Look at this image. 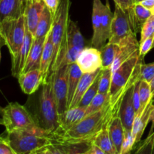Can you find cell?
Segmentation results:
<instances>
[{"mask_svg":"<svg viewBox=\"0 0 154 154\" xmlns=\"http://www.w3.org/2000/svg\"><path fill=\"white\" fill-rule=\"evenodd\" d=\"M154 48V39H153V48Z\"/></svg>","mask_w":154,"mask_h":154,"instance_id":"cell-57","label":"cell"},{"mask_svg":"<svg viewBox=\"0 0 154 154\" xmlns=\"http://www.w3.org/2000/svg\"><path fill=\"white\" fill-rule=\"evenodd\" d=\"M134 14H135V21H136L138 30L141 31V26H143V24L146 22V20L153 14L151 13L150 11H149L148 9L140 5L139 3H137L134 5Z\"/></svg>","mask_w":154,"mask_h":154,"instance_id":"cell-34","label":"cell"},{"mask_svg":"<svg viewBox=\"0 0 154 154\" xmlns=\"http://www.w3.org/2000/svg\"><path fill=\"white\" fill-rule=\"evenodd\" d=\"M3 120V126L5 127L7 133L23 130L45 134L51 137L49 132L39 126L29 110L17 102H11L4 108Z\"/></svg>","mask_w":154,"mask_h":154,"instance_id":"cell-3","label":"cell"},{"mask_svg":"<svg viewBox=\"0 0 154 154\" xmlns=\"http://www.w3.org/2000/svg\"><path fill=\"white\" fill-rule=\"evenodd\" d=\"M5 140L16 154H31L53 144L50 135L23 130L8 132Z\"/></svg>","mask_w":154,"mask_h":154,"instance_id":"cell-4","label":"cell"},{"mask_svg":"<svg viewBox=\"0 0 154 154\" xmlns=\"http://www.w3.org/2000/svg\"><path fill=\"white\" fill-rule=\"evenodd\" d=\"M109 102V94L108 93H99L93 98L92 102L87 108L86 116L96 113L102 110Z\"/></svg>","mask_w":154,"mask_h":154,"instance_id":"cell-31","label":"cell"},{"mask_svg":"<svg viewBox=\"0 0 154 154\" xmlns=\"http://www.w3.org/2000/svg\"><path fill=\"white\" fill-rule=\"evenodd\" d=\"M101 69L96 71V72H93V73L83 74L82 77H81V80H80L79 83H78L76 90H75V95H74L73 99H72V103H71L69 108H76L78 106L81 98L83 97V96L86 93V91L90 88V86L93 84V83L94 82L96 78L99 75Z\"/></svg>","mask_w":154,"mask_h":154,"instance_id":"cell-23","label":"cell"},{"mask_svg":"<svg viewBox=\"0 0 154 154\" xmlns=\"http://www.w3.org/2000/svg\"><path fill=\"white\" fill-rule=\"evenodd\" d=\"M134 84L126 92L120 102L119 108V117L123 123L124 130L126 131H132L133 122L136 114L133 105Z\"/></svg>","mask_w":154,"mask_h":154,"instance_id":"cell-13","label":"cell"},{"mask_svg":"<svg viewBox=\"0 0 154 154\" xmlns=\"http://www.w3.org/2000/svg\"><path fill=\"white\" fill-rule=\"evenodd\" d=\"M114 17V13L111 11L108 3L103 5L102 9V37L104 45L107 40H109L111 33V25Z\"/></svg>","mask_w":154,"mask_h":154,"instance_id":"cell-28","label":"cell"},{"mask_svg":"<svg viewBox=\"0 0 154 154\" xmlns=\"http://www.w3.org/2000/svg\"><path fill=\"white\" fill-rule=\"evenodd\" d=\"M144 57L139 51L112 72L109 90V103L113 108L119 110L120 102L128 89L132 87L141 75V66Z\"/></svg>","mask_w":154,"mask_h":154,"instance_id":"cell-2","label":"cell"},{"mask_svg":"<svg viewBox=\"0 0 154 154\" xmlns=\"http://www.w3.org/2000/svg\"><path fill=\"white\" fill-rule=\"evenodd\" d=\"M140 81L141 78L138 79L136 82L134 84L133 88V105L134 108H135V114L138 112L140 109V106H141V103H140V95H139V86H140ZM136 115V114H135Z\"/></svg>","mask_w":154,"mask_h":154,"instance_id":"cell-41","label":"cell"},{"mask_svg":"<svg viewBox=\"0 0 154 154\" xmlns=\"http://www.w3.org/2000/svg\"><path fill=\"white\" fill-rule=\"evenodd\" d=\"M52 154H67L63 144L53 142L52 144L48 146Z\"/></svg>","mask_w":154,"mask_h":154,"instance_id":"cell-45","label":"cell"},{"mask_svg":"<svg viewBox=\"0 0 154 154\" xmlns=\"http://www.w3.org/2000/svg\"><path fill=\"white\" fill-rule=\"evenodd\" d=\"M136 144L135 138L132 135V131L124 130V138L120 154H130Z\"/></svg>","mask_w":154,"mask_h":154,"instance_id":"cell-38","label":"cell"},{"mask_svg":"<svg viewBox=\"0 0 154 154\" xmlns=\"http://www.w3.org/2000/svg\"><path fill=\"white\" fill-rule=\"evenodd\" d=\"M24 14L21 0H0V20L17 18Z\"/></svg>","mask_w":154,"mask_h":154,"instance_id":"cell-24","label":"cell"},{"mask_svg":"<svg viewBox=\"0 0 154 154\" xmlns=\"http://www.w3.org/2000/svg\"><path fill=\"white\" fill-rule=\"evenodd\" d=\"M135 3L134 0H117L115 5H118L125 12H127L133 8Z\"/></svg>","mask_w":154,"mask_h":154,"instance_id":"cell-44","label":"cell"},{"mask_svg":"<svg viewBox=\"0 0 154 154\" xmlns=\"http://www.w3.org/2000/svg\"><path fill=\"white\" fill-rule=\"evenodd\" d=\"M107 1H108V0H107ZM116 1H117V0H114V3L116 2Z\"/></svg>","mask_w":154,"mask_h":154,"instance_id":"cell-58","label":"cell"},{"mask_svg":"<svg viewBox=\"0 0 154 154\" xmlns=\"http://www.w3.org/2000/svg\"><path fill=\"white\" fill-rule=\"evenodd\" d=\"M86 111L87 108L80 107L66 110L64 114L59 117V126L57 130L52 134L51 138L54 135H60L66 132L79 123L86 117Z\"/></svg>","mask_w":154,"mask_h":154,"instance_id":"cell-14","label":"cell"},{"mask_svg":"<svg viewBox=\"0 0 154 154\" xmlns=\"http://www.w3.org/2000/svg\"><path fill=\"white\" fill-rule=\"evenodd\" d=\"M42 1H43L45 5L50 11L53 17H54L55 13L57 12V8H58L60 0H42Z\"/></svg>","mask_w":154,"mask_h":154,"instance_id":"cell-42","label":"cell"},{"mask_svg":"<svg viewBox=\"0 0 154 154\" xmlns=\"http://www.w3.org/2000/svg\"><path fill=\"white\" fill-rule=\"evenodd\" d=\"M141 79L150 83L154 78V62L146 64L143 62L141 66Z\"/></svg>","mask_w":154,"mask_h":154,"instance_id":"cell-39","label":"cell"},{"mask_svg":"<svg viewBox=\"0 0 154 154\" xmlns=\"http://www.w3.org/2000/svg\"><path fill=\"white\" fill-rule=\"evenodd\" d=\"M68 69L69 65H65L50 75L52 78L53 91L57 102L59 117L67 110Z\"/></svg>","mask_w":154,"mask_h":154,"instance_id":"cell-9","label":"cell"},{"mask_svg":"<svg viewBox=\"0 0 154 154\" xmlns=\"http://www.w3.org/2000/svg\"><path fill=\"white\" fill-rule=\"evenodd\" d=\"M26 32L24 14L17 18H8L2 21L0 35L7 46L11 59L14 58L21 48Z\"/></svg>","mask_w":154,"mask_h":154,"instance_id":"cell-6","label":"cell"},{"mask_svg":"<svg viewBox=\"0 0 154 154\" xmlns=\"http://www.w3.org/2000/svg\"><path fill=\"white\" fill-rule=\"evenodd\" d=\"M45 8V5L43 1H32L27 4L24 10L26 28L34 38L39 18Z\"/></svg>","mask_w":154,"mask_h":154,"instance_id":"cell-19","label":"cell"},{"mask_svg":"<svg viewBox=\"0 0 154 154\" xmlns=\"http://www.w3.org/2000/svg\"><path fill=\"white\" fill-rule=\"evenodd\" d=\"M108 126H105L92 141V144H95L108 154H117L115 148L111 142L109 136Z\"/></svg>","mask_w":154,"mask_h":154,"instance_id":"cell-27","label":"cell"},{"mask_svg":"<svg viewBox=\"0 0 154 154\" xmlns=\"http://www.w3.org/2000/svg\"><path fill=\"white\" fill-rule=\"evenodd\" d=\"M102 70V69H101ZM100 75V74H99ZM99 75L96 78V79L95 80L94 82L93 83L91 86L90 87V88L86 91V93H84V95L83 96V97L81 98V101L78 103V106L80 108H87L89 106V105L90 104V102H92V100L93 99V98L97 95L98 90H99Z\"/></svg>","mask_w":154,"mask_h":154,"instance_id":"cell-32","label":"cell"},{"mask_svg":"<svg viewBox=\"0 0 154 154\" xmlns=\"http://www.w3.org/2000/svg\"><path fill=\"white\" fill-rule=\"evenodd\" d=\"M150 89H151V93H152V96H154V78L151 80V81L150 82Z\"/></svg>","mask_w":154,"mask_h":154,"instance_id":"cell-52","label":"cell"},{"mask_svg":"<svg viewBox=\"0 0 154 154\" xmlns=\"http://www.w3.org/2000/svg\"><path fill=\"white\" fill-rule=\"evenodd\" d=\"M99 81V93H109L110 87L111 84L112 78V71L111 68L108 69H101Z\"/></svg>","mask_w":154,"mask_h":154,"instance_id":"cell-33","label":"cell"},{"mask_svg":"<svg viewBox=\"0 0 154 154\" xmlns=\"http://www.w3.org/2000/svg\"><path fill=\"white\" fill-rule=\"evenodd\" d=\"M45 38L46 37L41 38H34L22 73H26V72L34 70V69H40L41 58H42Z\"/></svg>","mask_w":154,"mask_h":154,"instance_id":"cell-20","label":"cell"},{"mask_svg":"<svg viewBox=\"0 0 154 154\" xmlns=\"http://www.w3.org/2000/svg\"><path fill=\"white\" fill-rule=\"evenodd\" d=\"M152 102V112H151V117H150V121L152 122V126L151 129H150V132H153V128H154V96L153 97L151 100Z\"/></svg>","mask_w":154,"mask_h":154,"instance_id":"cell-48","label":"cell"},{"mask_svg":"<svg viewBox=\"0 0 154 154\" xmlns=\"http://www.w3.org/2000/svg\"><path fill=\"white\" fill-rule=\"evenodd\" d=\"M0 138H1V137H0Z\"/></svg>","mask_w":154,"mask_h":154,"instance_id":"cell-60","label":"cell"},{"mask_svg":"<svg viewBox=\"0 0 154 154\" xmlns=\"http://www.w3.org/2000/svg\"><path fill=\"white\" fill-rule=\"evenodd\" d=\"M0 154H16L5 138H0Z\"/></svg>","mask_w":154,"mask_h":154,"instance_id":"cell-43","label":"cell"},{"mask_svg":"<svg viewBox=\"0 0 154 154\" xmlns=\"http://www.w3.org/2000/svg\"><path fill=\"white\" fill-rule=\"evenodd\" d=\"M54 44L51 39V29L48 33L45 38V45H44L43 51H42V58L40 63V72L42 73L43 83L42 85L45 84L48 81L50 75H51V66L53 63L54 57Z\"/></svg>","mask_w":154,"mask_h":154,"instance_id":"cell-17","label":"cell"},{"mask_svg":"<svg viewBox=\"0 0 154 154\" xmlns=\"http://www.w3.org/2000/svg\"><path fill=\"white\" fill-rule=\"evenodd\" d=\"M34 38V36L26 28L25 38H24L21 48L16 57L11 59V73L14 78H18L20 75L22 73Z\"/></svg>","mask_w":154,"mask_h":154,"instance_id":"cell-15","label":"cell"},{"mask_svg":"<svg viewBox=\"0 0 154 154\" xmlns=\"http://www.w3.org/2000/svg\"><path fill=\"white\" fill-rule=\"evenodd\" d=\"M150 37H154V14H152L141 26L139 43Z\"/></svg>","mask_w":154,"mask_h":154,"instance_id":"cell-37","label":"cell"},{"mask_svg":"<svg viewBox=\"0 0 154 154\" xmlns=\"http://www.w3.org/2000/svg\"><path fill=\"white\" fill-rule=\"evenodd\" d=\"M152 108V102L150 101L142 114L140 116H135L132 129V135L135 138L136 144H139L144 130L150 121Z\"/></svg>","mask_w":154,"mask_h":154,"instance_id":"cell-22","label":"cell"},{"mask_svg":"<svg viewBox=\"0 0 154 154\" xmlns=\"http://www.w3.org/2000/svg\"><path fill=\"white\" fill-rule=\"evenodd\" d=\"M42 86L43 87L39 97L38 124L52 135L59 126V114L51 75L48 82Z\"/></svg>","mask_w":154,"mask_h":154,"instance_id":"cell-5","label":"cell"},{"mask_svg":"<svg viewBox=\"0 0 154 154\" xmlns=\"http://www.w3.org/2000/svg\"><path fill=\"white\" fill-rule=\"evenodd\" d=\"M1 26H2V20H0V29H1Z\"/></svg>","mask_w":154,"mask_h":154,"instance_id":"cell-55","label":"cell"},{"mask_svg":"<svg viewBox=\"0 0 154 154\" xmlns=\"http://www.w3.org/2000/svg\"><path fill=\"white\" fill-rule=\"evenodd\" d=\"M66 46L64 64L69 65L76 63L78 55L85 48V42L78 24L72 20H69L68 23Z\"/></svg>","mask_w":154,"mask_h":154,"instance_id":"cell-8","label":"cell"},{"mask_svg":"<svg viewBox=\"0 0 154 154\" xmlns=\"http://www.w3.org/2000/svg\"><path fill=\"white\" fill-rule=\"evenodd\" d=\"M90 154H108V153H105L104 150H102V149L99 148V147H97L96 145L92 144L91 148H90Z\"/></svg>","mask_w":154,"mask_h":154,"instance_id":"cell-47","label":"cell"},{"mask_svg":"<svg viewBox=\"0 0 154 154\" xmlns=\"http://www.w3.org/2000/svg\"><path fill=\"white\" fill-rule=\"evenodd\" d=\"M139 95L141 106H140L139 111H138V112L137 113L135 116L141 115L146 108L147 105L149 104V102L153 99L150 83L144 81V80L141 79L139 86Z\"/></svg>","mask_w":154,"mask_h":154,"instance_id":"cell-30","label":"cell"},{"mask_svg":"<svg viewBox=\"0 0 154 154\" xmlns=\"http://www.w3.org/2000/svg\"><path fill=\"white\" fill-rule=\"evenodd\" d=\"M154 37H150L145 39L142 42H140L139 45V54L141 57H144L148 54L149 51L153 48Z\"/></svg>","mask_w":154,"mask_h":154,"instance_id":"cell-40","label":"cell"},{"mask_svg":"<svg viewBox=\"0 0 154 154\" xmlns=\"http://www.w3.org/2000/svg\"><path fill=\"white\" fill-rule=\"evenodd\" d=\"M70 7L71 0H60L58 8L53 18L51 39L54 44V51L51 68L57 63L60 51L66 44V31L69 20Z\"/></svg>","mask_w":154,"mask_h":154,"instance_id":"cell-7","label":"cell"},{"mask_svg":"<svg viewBox=\"0 0 154 154\" xmlns=\"http://www.w3.org/2000/svg\"><path fill=\"white\" fill-rule=\"evenodd\" d=\"M31 154H36V153H35H35H31Z\"/></svg>","mask_w":154,"mask_h":154,"instance_id":"cell-59","label":"cell"},{"mask_svg":"<svg viewBox=\"0 0 154 154\" xmlns=\"http://www.w3.org/2000/svg\"><path fill=\"white\" fill-rule=\"evenodd\" d=\"M139 4L148 9L153 14H154V0H143L141 2H139Z\"/></svg>","mask_w":154,"mask_h":154,"instance_id":"cell-46","label":"cell"},{"mask_svg":"<svg viewBox=\"0 0 154 154\" xmlns=\"http://www.w3.org/2000/svg\"><path fill=\"white\" fill-rule=\"evenodd\" d=\"M118 112L114 114L111 119L108 123V128L111 142L115 148L117 153L120 154L123 138H124V128L119 117Z\"/></svg>","mask_w":154,"mask_h":154,"instance_id":"cell-21","label":"cell"},{"mask_svg":"<svg viewBox=\"0 0 154 154\" xmlns=\"http://www.w3.org/2000/svg\"><path fill=\"white\" fill-rule=\"evenodd\" d=\"M99 50L101 51L102 60V66L101 69L111 68L118 52L119 45L111 42H108Z\"/></svg>","mask_w":154,"mask_h":154,"instance_id":"cell-29","label":"cell"},{"mask_svg":"<svg viewBox=\"0 0 154 154\" xmlns=\"http://www.w3.org/2000/svg\"><path fill=\"white\" fill-rule=\"evenodd\" d=\"M32 1V0H21V5H22V8H23V12H24V10H25L27 4Z\"/></svg>","mask_w":154,"mask_h":154,"instance_id":"cell-51","label":"cell"},{"mask_svg":"<svg viewBox=\"0 0 154 154\" xmlns=\"http://www.w3.org/2000/svg\"><path fill=\"white\" fill-rule=\"evenodd\" d=\"M118 111L119 110L113 108L108 102L102 110L86 116L68 131L52 136L53 142L61 144L92 142Z\"/></svg>","mask_w":154,"mask_h":154,"instance_id":"cell-1","label":"cell"},{"mask_svg":"<svg viewBox=\"0 0 154 154\" xmlns=\"http://www.w3.org/2000/svg\"><path fill=\"white\" fill-rule=\"evenodd\" d=\"M139 45L140 43L137 40L135 34H132L125 38L118 44V52L111 67L112 72L139 51Z\"/></svg>","mask_w":154,"mask_h":154,"instance_id":"cell-12","label":"cell"},{"mask_svg":"<svg viewBox=\"0 0 154 154\" xmlns=\"http://www.w3.org/2000/svg\"><path fill=\"white\" fill-rule=\"evenodd\" d=\"M2 45H5L4 41H3L2 36L0 35V61H1V47H2Z\"/></svg>","mask_w":154,"mask_h":154,"instance_id":"cell-53","label":"cell"},{"mask_svg":"<svg viewBox=\"0 0 154 154\" xmlns=\"http://www.w3.org/2000/svg\"><path fill=\"white\" fill-rule=\"evenodd\" d=\"M132 34L135 33L132 30L127 14L118 5H115L111 25V37L108 42L118 45L123 39Z\"/></svg>","mask_w":154,"mask_h":154,"instance_id":"cell-10","label":"cell"},{"mask_svg":"<svg viewBox=\"0 0 154 154\" xmlns=\"http://www.w3.org/2000/svg\"><path fill=\"white\" fill-rule=\"evenodd\" d=\"M83 72L76 64V63L69 65L68 69V96H67V110L70 107L73 99L75 90L78 84L83 75Z\"/></svg>","mask_w":154,"mask_h":154,"instance_id":"cell-25","label":"cell"},{"mask_svg":"<svg viewBox=\"0 0 154 154\" xmlns=\"http://www.w3.org/2000/svg\"><path fill=\"white\" fill-rule=\"evenodd\" d=\"M17 79L21 90L26 95L34 93L43 83L40 69H34L26 73H22Z\"/></svg>","mask_w":154,"mask_h":154,"instance_id":"cell-18","label":"cell"},{"mask_svg":"<svg viewBox=\"0 0 154 154\" xmlns=\"http://www.w3.org/2000/svg\"><path fill=\"white\" fill-rule=\"evenodd\" d=\"M67 154H90L92 142L63 144Z\"/></svg>","mask_w":154,"mask_h":154,"instance_id":"cell-36","label":"cell"},{"mask_svg":"<svg viewBox=\"0 0 154 154\" xmlns=\"http://www.w3.org/2000/svg\"><path fill=\"white\" fill-rule=\"evenodd\" d=\"M53 15L45 6L39 18L38 23L36 29L35 38H41L46 37L48 33L51 29L53 24Z\"/></svg>","mask_w":154,"mask_h":154,"instance_id":"cell-26","label":"cell"},{"mask_svg":"<svg viewBox=\"0 0 154 154\" xmlns=\"http://www.w3.org/2000/svg\"><path fill=\"white\" fill-rule=\"evenodd\" d=\"M76 64L84 74L96 72L102 66L100 50L94 47L84 48L77 58Z\"/></svg>","mask_w":154,"mask_h":154,"instance_id":"cell-11","label":"cell"},{"mask_svg":"<svg viewBox=\"0 0 154 154\" xmlns=\"http://www.w3.org/2000/svg\"><path fill=\"white\" fill-rule=\"evenodd\" d=\"M32 1H42V0H32Z\"/></svg>","mask_w":154,"mask_h":154,"instance_id":"cell-56","label":"cell"},{"mask_svg":"<svg viewBox=\"0 0 154 154\" xmlns=\"http://www.w3.org/2000/svg\"><path fill=\"white\" fill-rule=\"evenodd\" d=\"M133 154H154V130L150 132L147 138L139 142Z\"/></svg>","mask_w":154,"mask_h":154,"instance_id":"cell-35","label":"cell"},{"mask_svg":"<svg viewBox=\"0 0 154 154\" xmlns=\"http://www.w3.org/2000/svg\"><path fill=\"white\" fill-rule=\"evenodd\" d=\"M3 113H4V108H2L1 106H0V125H4Z\"/></svg>","mask_w":154,"mask_h":154,"instance_id":"cell-50","label":"cell"},{"mask_svg":"<svg viewBox=\"0 0 154 154\" xmlns=\"http://www.w3.org/2000/svg\"><path fill=\"white\" fill-rule=\"evenodd\" d=\"M35 153L36 154H52L51 153V150H50L49 147H48H48H44V148L37 150V151H35Z\"/></svg>","mask_w":154,"mask_h":154,"instance_id":"cell-49","label":"cell"},{"mask_svg":"<svg viewBox=\"0 0 154 154\" xmlns=\"http://www.w3.org/2000/svg\"><path fill=\"white\" fill-rule=\"evenodd\" d=\"M103 3L101 0H93L92 23H93V35L92 37V47L100 49L104 46L102 37V9Z\"/></svg>","mask_w":154,"mask_h":154,"instance_id":"cell-16","label":"cell"},{"mask_svg":"<svg viewBox=\"0 0 154 154\" xmlns=\"http://www.w3.org/2000/svg\"><path fill=\"white\" fill-rule=\"evenodd\" d=\"M141 1H143V0H134V2H135V4H137V3L141 2Z\"/></svg>","mask_w":154,"mask_h":154,"instance_id":"cell-54","label":"cell"}]
</instances>
